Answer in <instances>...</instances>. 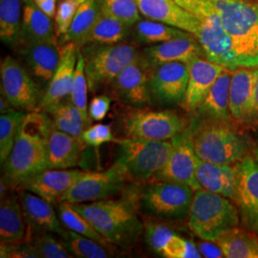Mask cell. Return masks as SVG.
Wrapping results in <instances>:
<instances>
[{
  "label": "cell",
  "mask_w": 258,
  "mask_h": 258,
  "mask_svg": "<svg viewBox=\"0 0 258 258\" xmlns=\"http://www.w3.org/2000/svg\"><path fill=\"white\" fill-rule=\"evenodd\" d=\"M52 128V120L46 112L26 114L14 148L2 166V179L7 184L21 187L29 179L48 168V140Z\"/></svg>",
  "instance_id": "6da1fadb"
},
{
  "label": "cell",
  "mask_w": 258,
  "mask_h": 258,
  "mask_svg": "<svg viewBox=\"0 0 258 258\" xmlns=\"http://www.w3.org/2000/svg\"><path fill=\"white\" fill-rule=\"evenodd\" d=\"M72 206L112 245L130 247L138 242L145 231L136 205L126 198Z\"/></svg>",
  "instance_id": "7a4b0ae2"
},
{
  "label": "cell",
  "mask_w": 258,
  "mask_h": 258,
  "mask_svg": "<svg viewBox=\"0 0 258 258\" xmlns=\"http://www.w3.org/2000/svg\"><path fill=\"white\" fill-rule=\"evenodd\" d=\"M230 36L240 67H258V5L246 0H207Z\"/></svg>",
  "instance_id": "3957f363"
},
{
  "label": "cell",
  "mask_w": 258,
  "mask_h": 258,
  "mask_svg": "<svg viewBox=\"0 0 258 258\" xmlns=\"http://www.w3.org/2000/svg\"><path fill=\"white\" fill-rule=\"evenodd\" d=\"M199 159L218 165H234L246 158L248 140L227 123L207 119L190 135Z\"/></svg>",
  "instance_id": "277c9868"
},
{
  "label": "cell",
  "mask_w": 258,
  "mask_h": 258,
  "mask_svg": "<svg viewBox=\"0 0 258 258\" xmlns=\"http://www.w3.org/2000/svg\"><path fill=\"white\" fill-rule=\"evenodd\" d=\"M239 225V212L231 199L206 189L196 190L188 213V227L199 238L214 242Z\"/></svg>",
  "instance_id": "5b68a950"
},
{
  "label": "cell",
  "mask_w": 258,
  "mask_h": 258,
  "mask_svg": "<svg viewBox=\"0 0 258 258\" xmlns=\"http://www.w3.org/2000/svg\"><path fill=\"white\" fill-rule=\"evenodd\" d=\"M118 153L115 164L130 178L148 181L165 166L173 148L172 142L125 138L115 140Z\"/></svg>",
  "instance_id": "8992f818"
},
{
  "label": "cell",
  "mask_w": 258,
  "mask_h": 258,
  "mask_svg": "<svg viewBox=\"0 0 258 258\" xmlns=\"http://www.w3.org/2000/svg\"><path fill=\"white\" fill-rule=\"evenodd\" d=\"M85 72L91 90L102 84L112 83L116 77L141 56L137 47L131 43H90L83 46Z\"/></svg>",
  "instance_id": "52a82bcc"
},
{
  "label": "cell",
  "mask_w": 258,
  "mask_h": 258,
  "mask_svg": "<svg viewBox=\"0 0 258 258\" xmlns=\"http://www.w3.org/2000/svg\"><path fill=\"white\" fill-rule=\"evenodd\" d=\"M194 189L186 184L157 180L141 191V210L160 219L180 220L188 216L194 200Z\"/></svg>",
  "instance_id": "ba28073f"
},
{
  "label": "cell",
  "mask_w": 258,
  "mask_h": 258,
  "mask_svg": "<svg viewBox=\"0 0 258 258\" xmlns=\"http://www.w3.org/2000/svg\"><path fill=\"white\" fill-rule=\"evenodd\" d=\"M121 126L125 138L168 141L184 132L188 121L170 110H134L123 118Z\"/></svg>",
  "instance_id": "9c48e42d"
},
{
  "label": "cell",
  "mask_w": 258,
  "mask_h": 258,
  "mask_svg": "<svg viewBox=\"0 0 258 258\" xmlns=\"http://www.w3.org/2000/svg\"><path fill=\"white\" fill-rule=\"evenodd\" d=\"M127 177L118 164L104 171H84L60 202L92 203L109 199L123 189Z\"/></svg>",
  "instance_id": "30bf717a"
},
{
  "label": "cell",
  "mask_w": 258,
  "mask_h": 258,
  "mask_svg": "<svg viewBox=\"0 0 258 258\" xmlns=\"http://www.w3.org/2000/svg\"><path fill=\"white\" fill-rule=\"evenodd\" d=\"M1 94L14 108L33 112L38 110L42 96L33 76L12 56H6L0 64Z\"/></svg>",
  "instance_id": "8fae6325"
},
{
  "label": "cell",
  "mask_w": 258,
  "mask_h": 258,
  "mask_svg": "<svg viewBox=\"0 0 258 258\" xmlns=\"http://www.w3.org/2000/svg\"><path fill=\"white\" fill-rule=\"evenodd\" d=\"M195 37L202 47L206 58L232 71L239 68L231 38L215 9L201 19L200 29Z\"/></svg>",
  "instance_id": "7c38bea8"
},
{
  "label": "cell",
  "mask_w": 258,
  "mask_h": 258,
  "mask_svg": "<svg viewBox=\"0 0 258 258\" xmlns=\"http://www.w3.org/2000/svg\"><path fill=\"white\" fill-rule=\"evenodd\" d=\"M173 148L165 166L154 177L156 180L186 184L194 191L202 189L197 181L198 156L195 153L190 135L182 133L172 139Z\"/></svg>",
  "instance_id": "4fadbf2b"
},
{
  "label": "cell",
  "mask_w": 258,
  "mask_h": 258,
  "mask_svg": "<svg viewBox=\"0 0 258 258\" xmlns=\"http://www.w3.org/2000/svg\"><path fill=\"white\" fill-rule=\"evenodd\" d=\"M151 69L152 67L141 55L116 77L112 84L121 101L137 107L151 102Z\"/></svg>",
  "instance_id": "5bb4252c"
},
{
  "label": "cell",
  "mask_w": 258,
  "mask_h": 258,
  "mask_svg": "<svg viewBox=\"0 0 258 258\" xmlns=\"http://www.w3.org/2000/svg\"><path fill=\"white\" fill-rule=\"evenodd\" d=\"M188 82V67L184 62H166L152 67L150 91L161 103H180Z\"/></svg>",
  "instance_id": "9a60e30c"
},
{
  "label": "cell",
  "mask_w": 258,
  "mask_h": 258,
  "mask_svg": "<svg viewBox=\"0 0 258 258\" xmlns=\"http://www.w3.org/2000/svg\"><path fill=\"white\" fill-rule=\"evenodd\" d=\"M186 64L188 82L184 99L180 104L184 110L192 112L197 110L213 83L226 68L203 56H197Z\"/></svg>",
  "instance_id": "2e32d148"
},
{
  "label": "cell",
  "mask_w": 258,
  "mask_h": 258,
  "mask_svg": "<svg viewBox=\"0 0 258 258\" xmlns=\"http://www.w3.org/2000/svg\"><path fill=\"white\" fill-rule=\"evenodd\" d=\"M236 186L233 201L250 225L258 227V162L246 157L235 164Z\"/></svg>",
  "instance_id": "e0dca14e"
},
{
  "label": "cell",
  "mask_w": 258,
  "mask_h": 258,
  "mask_svg": "<svg viewBox=\"0 0 258 258\" xmlns=\"http://www.w3.org/2000/svg\"><path fill=\"white\" fill-rule=\"evenodd\" d=\"M144 19L163 22L192 34L199 32L201 19L182 8L174 0H135Z\"/></svg>",
  "instance_id": "ac0fdd59"
},
{
  "label": "cell",
  "mask_w": 258,
  "mask_h": 258,
  "mask_svg": "<svg viewBox=\"0 0 258 258\" xmlns=\"http://www.w3.org/2000/svg\"><path fill=\"white\" fill-rule=\"evenodd\" d=\"M79 50L80 47L72 42H66L60 47V62L48 84L37 111H44L49 106L61 102L64 98L70 96L74 83Z\"/></svg>",
  "instance_id": "d6986e66"
},
{
  "label": "cell",
  "mask_w": 258,
  "mask_h": 258,
  "mask_svg": "<svg viewBox=\"0 0 258 258\" xmlns=\"http://www.w3.org/2000/svg\"><path fill=\"white\" fill-rule=\"evenodd\" d=\"M83 172L75 169L47 168L29 179L21 187L49 203L55 204L61 201Z\"/></svg>",
  "instance_id": "ffe728a7"
},
{
  "label": "cell",
  "mask_w": 258,
  "mask_h": 258,
  "mask_svg": "<svg viewBox=\"0 0 258 258\" xmlns=\"http://www.w3.org/2000/svg\"><path fill=\"white\" fill-rule=\"evenodd\" d=\"M142 55L151 67L166 62L188 63L197 56H205L203 49L194 36L180 37L149 45Z\"/></svg>",
  "instance_id": "44dd1931"
},
{
  "label": "cell",
  "mask_w": 258,
  "mask_h": 258,
  "mask_svg": "<svg viewBox=\"0 0 258 258\" xmlns=\"http://www.w3.org/2000/svg\"><path fill=\"white\" fill-rule=\"evenodd\" d=\"M258 68L240 67L232 71L230 85V111L238 122L251 119L254 87L257 81Z\"/></svg>",
  "instance_id": "7402d4cb"
},
{
  "label": "cell",
  "mask_w": 258,
  "mask_h": 258,
  "mask_svg": "<svg viewBox=\"0 0 258 258\" xmlns=\"http://www.w3.org/2000/svg\"><path fill=\"white\" fill-rule=\"evenodd\" d=\"M31 75L39 83H50L60 62V47L57 42H35L20 46Z\"/></svg>",
  "instance_id": "603a6c76"
},
{
  "label": "cell",
  "mask_w": 258,
  "mask_h": 258,
  "mask_svg": "<svg viewBox=\"0 0 258 258\" xmlns=\"http://www.w3.org/2000/svg\"><path fill=\"white\" fill-rule=\"evenodd\" d=\"M85 146L82 138L53 127L48 140V168L69 169L80 165Z\"/></svg>",
  "instance_id": "cb8c5ba5"
},
{
  "label": "cell",
  "mask_w": 258,
  "mask_h": 258,
  "mask_svg": "<svg viewBox=\"0 0 258 258\" xmlns=\"http://www.w3.org/2000/svg\"><path fill=\"white\" fill-rule=\"evenodd\" d=\"M56 38L53 19L39 9L34 0H23L19 46L35 42H57Z\"/></svg>",
  "instance_id": "d4e9b609"
},
{
  "label": "cell",
  "mask_w": 258,
  "mask_h": 258,
  "mask_svg": "<svg viewBox=\"0 0 258 258\" xmlns=\"http://www.w3.org/2000/svg\"><path fill=\"white\" fill-rule=\"evenodd\" d=\"M196 177L202 189L220 194L233 201L236 186L235 164L218 165L198 158Z\"/></svg>",
  "instance_id": "484cf974"
},
{
  "label": "cell",
  "mask_w": 258,
  "mask_h": 258,
  "mask_svg": "<svg viewBox=\"0 0 258 258\" xmlns=\"http://www.w3.org/2000/svg\"><path fill=\"white\" fill-rule=\"evenodd\" d=\"M21 203L30 230L42 233L52 232L61 237L64 236L66 232L51 203L27 190L21 195Z\"/></svg>",
  "instance_id": "4316f807"
},
{
  "label": "cell",
  "mask_w": 258,
  "mask_h": 258,
  "mask_svg": "<svg viewBox=\"0 0 258 258\" xmlns=\"http://www.w3.org/2000/svg\"><path fill=\"white\" fill-rule=\"evenodd\" d=\"M231 74L232 70L226 68L213 83L203 102L197 108L199 114L206 119L216 120L231 119L230 85Z\"/></svg>",
  "instance_id": "83f0119b"
},
{
  "label": "cell",
  "mask_w": 258,
  "mask_h": 258,
  "mask_svg": "<svg viewBox=\"0 0 258 258\" xmlns=\"http://www.w3.org/2000/svg\"><path fill=\"white\" fill-rule=\"evenodd\" d=\"M26 218L21 200L6 194L0 205V238L5 243L22 242L26 235Z\"/></svg>",
  "instance_id": "f1b7e54d"
},
{
  "label": "cell",
  "mask_w": 258,
  "mask_h": 258,
  "mask_svg": "<svg viewBox=\"0 0 258 258\" xmlns=\"http://www.w3.org/2000/svg\"><path fill=\"white\" fill-rule=\"evenodd\" d=\"M214 242L221 248L224 257L258 258V237L252 231L236 227L224 232Z\"/></svg>",
  "instance_id": "f546056e"
},
{
  "label": "cell",
  "mask_w": 258,
  "mask_h": 258,
  "mask_svg": "<svg viewBox=\"0 0 258 258\" xmlns=\"http://www.w3.org/2000/svg\"><path fill=\"white\" fill-rule=\"evenodd\" d=\"M102 13V0H87L80 7L62 41L83 47Z\"/></svg>",
  "instance_id": "4dcf8cb0"
},
{
  "label": "cell",
  "mask_w": 258,
  "mask_h": 258,
  "mask_svg": "<svg viewBox=\"0 0 258 258\" xmlns=\"http://www.w3.org/2000/svg\"><path fill=\"white\" fill-rule=\"evenodd\" d=\"M133 32V27L102 9V13L87 37L85 44H116L124 42ZM83 45V46H84Z\"/></svg>",
  "instance_id": "1f68e13d"
},
{
  "label": "cell",
  "mask_w": 258,
  "mask_h": 258,
  "mask_svg": "<svg viewBox=\"0 0 258 258\" xmlns=\"http://www.w3.org/2000/svg\"><path fill=\"white\" fill-rule=\"evenodd\" d=\"M53 127L69 135L82 138L84 129L89 126L82 112L73 102H59L46 108Z\"/></svg>",
  "instance_id": "d6a6232c"
},
{
  "label": "cell",
  "mask_w": 258,
  "mask_h": 258,
  "mask_svg": "<svg viewBox=\"0 0 258 258\" xmlns=\"http://www.w3.org/2000/svg\"><path fill=\"white\" fill-rule=\"evenodd\" d=\"M22 16L23 0H0V37L3 43L19 46Z\"/></svg>",
  "instance_id": "836d02e7"
},
{
  "label": "cell",
  "mask_w": 258,
  "mask_h": 258,
  "mask_svg": "<svg viewBox=\"0 0 258 258\" xmlns=\"http://www.w3.org/2000/svg\"><path fill=\"white\" fill-rule=\"evenodd\" d=\"M135 41L144 45H153L180 37H189L192 34L179 28L150 19H140L133 26Z\"/></svg>",
  "instance_id": "e575fe53"
},
{
  "label": "cell",
  "mask_w": 258,
  "mask_h": 258,
  "mask_svg": "<svg viewBox=\"0 0 258 258\" xmlns=\"http://www.w3.org/2000/svg\"><path fill=\"white\" fill-rule=\"evenodd\" d=\"M58 217L68 230L95 240L102 244L105 248H107V246L109 245H112L93 227L90 222L73 208L72 204L68 202H59Z\"/></svg>",
  "instance_id": "d590c367"
},
{
  "label": "cell",
  "mask_w": 258,
  "mask_h": 258,
  "mask_svg": "<svg viewBox=\"0 0 258 258\" xmlns=\"http://www.w3.org/2000/svg\"><path fill=\"white\" fill-rule=\"evenodd\" d=\"M26 114L23 111L13 110L1 114L0 117V162L5 163L14 148L19 127Z\"/></svg>",
  "instance_id": "8d00e7d4"
},
{
  "label": "cell",
  "mask_w": 258,
  "mask_h": 258,
  "mask_svg": "<svg viewBox=\"0 0 258 258\" xmlns=\"http://www.w3.org/2000/svg\"><path fill=\"white\" fill-rule=\"evenodd\" d=\"M62 239L65 248L76 257L106 258L110 256L109 252L102 244L75 231L69 230Z\"/></svg>",
  "instance_id": "74e56055"
},
{
  "label": "cell",
  "mask_w": 258,
  "mask_h": 258,
  "mask_svg": "<svg viewBox=\"0 0 258 258\" xmlns=\"http://www.w3.org/2000/svg\"><path fill=\"white\" fill-rule=\"evenodd\" d=\"M88 81L85 72V62L84 57L79 50L78 61L76 66L75 72L74 83L73 87L70 93V101L82 112L85 120L88 124H90V118L88 115V107H87V89H88Z\"/></svg>",
  "instance_id": "f35d334b"
},
{
  "label": "cell",
  "mask_w": 258,
  "mask_h": 258,
  "mask_svg": "<svg viewBox=\"0 0 258 258\" xmlns=\"http://www.w3.org/2000/svg\"><path fill=\"white\" fill-rule=\"evenodd\" d=\"M102 9L131 27L142 17L135 0H102Z\"/></svg>",
  "instance_id": "ab89813d"
},
{
  "label": "cell",
  "mask_w": 258,
  "mask_h": 258,
  "mask_svg": "<svg viewBox=\"0 0 258 258\" xmlns=\"http://www.w3.org/2000/svg\"><path fill=\"white\" fill-rule=\"evenodd\" d=\"M31 243L36 249L38 257L72 258L73 254L65 248L62 242L52 237L49 233H42L31 239Z\"/></svg>",
  "instance_id": "60d3db41"
},
{
  "label": "cell",
  "mask_w": 258,
  "mask_h": 258,
  "mask_svg": "<svg viewBox=\"0 0 258 258\" xmlns=\"http://www.w3.org/2000/svg\"><path fill=\"white\" fill-rule=\"evenodd\" d=\"M87 0H61L57 5L55 16L56 37H64L72 24L80 7Z\"/></svg>",
  "instance_id": "b9f144b4"
},
{
  "label": "cell",
  "mask_w": 258,
  "mask_h": 258,
  "mask_svg": "<svg viewBox=\"0 0 258 258\" xmlns=\"http://www.w3.org/2000/svg\"><path fill=\"white\" fill-rule=\"evenodd\" d=\"M162 255L166 258H200L202 254L191 241L184 240L173 234L163 249Z\"/></svg>",
  "instance_id": "7bdbcfd3"
},
{
  "label": "cell",
  "mask_w": 258,
  "mask_h": 258,
  "mask_svg": "<svg viewBox=\"0 0 258 258\" xmlns=\"http://www.w3.org/2000/svg\"><path fill=\"white\" fill-rule=\"evenodd\" d=\"M144 233L148 247L158 254H162L167 240L174 234L168 227L153 222L145 223Z\"/></svg>",
  "instance_id": "ee69618b"
},
{
  "label": "cell",
  "mask_w": 258,
  "mask_h": 258,
  "mask_svg": "<svg viewBox=\"0 0 258 258\" xmlns=\"http://www.w3.org/2000/svg\"><path fill=\"white\" fill-rule=\"evenodd\" d=\"M82 140L87 147L100 148L102 145L110 142H115L113 132L109 124L97 123L84 129Z\"/></svg>",
  "instance_id": "f6af8a7d"
},
{
  "label": "cell",
  "mask_w": 258,
  "mask_h": 258,
  "mask_svg": "<svg viewBox=\"0 0 258 258\" xmlns=\"http://www.w3.org/2000/svg\"><path fill=\"white\" fill-rule=\"evenodd\" d=\"M111 99L106 95H100L93 99L88 105V115L93 120H102L110 109Z\"/></svg>",
  "instance_id": "bcb514c9"
},
{
  "label": "cell",
  "mask_w": 258,
  "mask_h": 258,
  "mask_svg": "<svg viewBox=\"0 0 258 258\" xmlns=\"http://www.w3.org/2000/svg\"><path fill=\"white\" fill-rule=\"evenodd\" d=\"M176 3L189 13L194 14L197 18L203 19L210 15L214 8L207 0H174Z\"/></svg>",
  "instance_id": "7dc6e473"
},
{
  "label": "cell",
  "mask_w": 258,
  "mask_h": 258,
  "mask_svg": "<svg viewBox=\"0 0 258 258\" xmlns=\"http://www.w3.org/2000/svg\"><path fill=\"white\" fill-rule=\"evenodd\" d=\"M198 249L200 250L202 256L208 258L224 257L221 248L212 241L204 240L198 244Z\"/></svg>",
  "instance_id": "c3c4849f"
},
{
  "label": "cell",
  "mask_w": 258,
  "mask_h": 258,
  "mask_svg": "<svg viewBox=\"0 0 258 258\" xmlns=\"http://www.w3.org/2000/svg\"><path fill=\"white\" fill-rule=\"evenodd\" d=\"M37 7L43 11L47 16L52 19H55L56 12V0H34Z\"/></svg>",
  "instance_id": "681fc988"
},
{
  "label": "cell",
  "mask_w": 258,
  "mask_h": 258,
  "mask_svg": "<svg viewBox=\"0 0 258 258\" xmlns=\"http://www.w3.org/2000/svg\"><path fill=\"white\" fill-rule=\"evenodd\" d=\"M258 116V78L255 87H254V94H253V103H252V112H251V119L257 118Z\"/></svg>",
  "instance_id": "f907efd6"
},
{
  "label": "cell",
  "mask_w": 258,
  "mask_h": 258,
  "mask_svg": "<svg viewBox=\"0 0 258 258\" xmlns=\"http://www.w3.org/2000/svg\"><path fill=\"white\" fill-rule=\"evenodd\" d=\"M13 105L11 104V102L5 98V96L3 94H1V97H0V112L1 114H4L6 112H9V111L13 110Z\"/></svg>",
  "instance_id": "816d5d0a"
},
{
  "label": "cell",
  "mask_w": 258,
  "mask_h": 258,
  "mask_svg": "<svg viewBox=\"0 0 258 258\" xmlns=\"http://www.w3.org/2000/svg\"><path fill=\"white\" fill-rule=\"evenodd\" d=\"M256 160H257L258 162V148L257 149H256Z\"/></svg>",
  "instance_id": "f5cc1de1"
}]
</instances>
